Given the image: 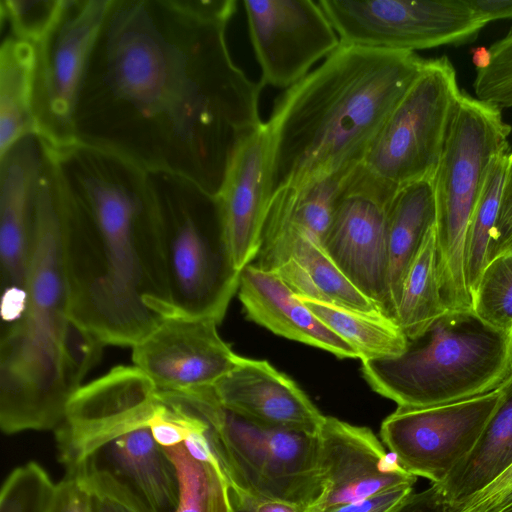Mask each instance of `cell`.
Returning a JSON list of instances; mask_svg holds the SVG:
<instances>
[{"instance_id":"cell-41","label":"cell","mask_w":512,"mask_h":512,"mask_svg":"<svg viewBox=\"0 0 512 512\" xmlns=\"http://www.w3.org/2000/svg\"><path fill=\"white\" fill-rule=\"evenodd\" d=\"M91 512H137L124 503L106 495L89 492Z\"/></svg>"},{"instance_id":"cell-28","label":"cell","mask_w":512,"mask_h":512,"mask_svg":"<svg viewBox=\"0 0 512 512\" xmlns=\"http://www.w3.org/2000/svg\"><path fill=\"white\" fill-rule=\"evenodd\" d=\"M164 450L179 479L174 512H233L230 485L217 461L193 457L183 443Z\"/></svg>"},{"instance_id":"cell-1","label":"cell","mask_w":512,"mask_h":512,"mask_svg":"<svg viewBox=\"0 0 512 512\" xmlns=\"http://www.w3.org/2000/svg\"><path fill=\"white\" fill-rule=\"evenodd\" d=\"M234 0H108L78 87L74 142L218 197L263 122L261 82L233 62Z\"/></svg>"},{"instance_id":"cell-32","label":"cell","mask_w":512,"mask_h":512,"mask_svg":"<svg viewBox=\"0 0 512 512\" xmlns=\"http://www.w3.org/2000/svg\"><path fill=\"white\" fill-rule=\"evenodd\" d=\"M66 0H0V15L11 35L38 44L58 21Z\"/></svg>"},{"instance_id":"cell-40","label":"cell","mask_w":512,"mask_h":512,"mask_svg":"<svg viewBox=\"0 0 512 512\" xmlns=\"http://www.w3.org/2000/svg\"><path fill=\"white\" fill-rule=\"evenodd\" d=\"M471 9L486 24L501 19H512V0H467Z\"/></svg>"},{"instance_id":"cell-30","label":"cell","mask_w":512,"mask_h":512,"mask_svg":"<svg viewBox=\"0 0 512 512\" xmlns=\"http://www.w3.org/2000/svg\"><path fill=\"white\" fill-rule=\"evenodd\" d=\"M472 309L492 327L512 331V252L487 263L472 294Z\"/></svg>"},{"instance_id":"cell-20","label":"cell","mask_w":512,"mask_h":512,"mask_svg":"<svg viewBox=\"0 0 512 512\" xmlns=\"http://www.w3.org/2000/svg\"><path fill=\"white\" fill-rule=\"evenodd\" d=\"M271 197V141L262 123L239 143L217 197L229 253L240 272L258 255Z\"/></svg>"},{"instance_id":"cell-34","label":"cell","mask_w":512,"mask_h":512,"mask_svg":"<svg viewBox=\"0 0 512 512\" xmlns=\"http://www.w3.org/2000/svg\"><path fill=\"white\" fill-rule=\"evenodd\" d=\"M512 240V151L508 154L502 185L499 214L488 250V262Z\"/></svg>"},{"instance_id":"cell-27","label":"cell","mask_w":512,"mask_h":512,"mask_svg":"<svg viewBox=\"0 0 512 512\" xmlns=\"http://www.w3.org/2000/svg\"><path fill=\"white\" fill-rule=\"evenodd\" d=\"M446 311L438 282L434 224L426 232L403 280L396 307V322L407 339L413 340Z\"/></svg>"},{"instance_id":"cell-3","label":"cell","mask_w":512,"mask_h":512,"mask_svg":"<svg viewBox=\"0 0 512 512\" xmlns=\"http://www.w3.org/2000/svg\"><path fill=\"white\" fill-rule=\"evenodd\" d=\"M425 62L415 52L340 43L288 88L266 122L272 195L282 187L361 165Z\"/></svg>"},{"instance_id":"cell-14","label":"cell","mask_w":512,"mask_h":512,"mask_svg":"<svg viewBox=\"0 0 512 512\" xmlns=\"http://www.w3.org/2000/svg\"><path fill=\"white\" fill-rule=\"evenodd\" d=\"M108 0H66L52 30L35 45L34 116L37 136L50 147L74 143L76 95Z\"/></svg>"},{"instance_id":"cell-23","label":"cell","mask_w":512,"mask_h":512,"mask_svg":"<svg viewBox=\"0 0 512 512\" xmlns=\"http://www.w3.org/2000/svg\"><path fill=\"white\" fill-rule=\"evenodd\" d=\"M501 399L467 456L435 484L452 512L512 466V373L500 385Z\"/></svg>"},{"instance_id":"cell-29","label":"cell","mask_w":512,"mask_h":512,"mask_svg":"<svg viewBox=\"0 0 512 512\" xmlns=\"http://www.w3.org/2000/svg\"><path fill=\"white\" fill-rule=\"evenodd\" d=\"M508 154L501 153L493 159L468 227L465 278L471 297L488 263V250L499 214Z\"/></svg>"},{"instance_id":"cell-24","label":"cell","mask_w":512,"mask_h":512,"mask_svg":"<svg viewBox=\"0 0 512 512\" xmlns=\"http://www.w3.org/2000/svg\"><path fill=\"white\" fill-rule=\"evenodd\" d=\"M432 180L401 187L388 212V285L396 320V307L403 280L428 229L435 224Z\"/></svg>"},{"instance_id":"cell-9","label":"cell","mask_w":512,"mask_h":512,"mask_svg":"<svg viewBox=\"0 0 512 512\" xmlns=\"http://www.w3.org/2000/svg\"><path fill=\"white\" fill-rule=\"evenodd\" d=\"M168 392L205 424L231 488L309 507L321 493L317 434L264 425L216 399L212 386Z\"/></svg>"},{"instance_id":"cell-10","label":"cell","mask_w":512,"mask_h":512,"mask_svg":"<svg viewBox=\"0 0 512 512\" xmlns=\"http://www.w3.org/2000/svg\"><path fill=\"white\" fill-rule=\"evenodd\" d=\"M461 92L446 56L426 59L372 141L364 171L394 190L432 180Z\"/></svg>"},{"instance_id":"cell-22","label":"cell","mask_w":512,"mask_h":512,"mask_svg":"<svg viewBox=\"0 0 512 512\" xmlns=\"http://www.w3.org/2000/svg\"><path fill=\"white\" fill-rule=\"evenodd\" d=\"M238 296L246 317L271 332L338 358H358L356 351L329 329L278 274L253 264L246 266L240 275Z\"/></svg>"},{"instance_id":"cell-7","label":"cell","mask_w":512,"mask_h":512,"mask_svg":"<svg viewBox=\"0 0 512 512\" xmlns=\"http://www.w3.org/2000/svg\"><path fill=\"white\" fill-rule=\"evenodd\" d=\"M149 177L173 315L221 323L241 272L229 253L219 200L178 176Z\"/></svg>"},{"instance_id":"cell-38","label":"cell","mask_w":512,"mask_h":512,"mask_svg":"<svg viewBox=\"0 0 512 512\" xmlns=\"http://www.w3.org/2000/svg\"><path fill=\"white\" fill-rule=\"evenodd\" d=\"M53 512H91L89 492L66 475L58 482Z\"/></svg>"},{"instance_id":"cell-43","label":"cell","mask_w":512,"mask_h":512,"mask_svg":"<svg viewBox=\"0 0 512 512\" xmlns=\"http://www.w3.org/2000/svg\"><path fill=\"white\" fill-rule=\"evenodd\" d=\"M509 252H512V240L504 247V249L502 250V252L500 254L509 253Z\"/></svg>"},{"instance_id":"cell-26","label":"cell","mask_w":512,"mask_h":512,"mask_svg":"<svg viewBox=\"0 0 512 512\" xmlns=\"http://www.w3.org/2000/svg\"><path fill=\"white\" fill-rule=\"evenodd\" d=\"M298 297L356 351L361 361L395 357L408 346V339L398 323L381 311H363L302 295Z\"/></svg>"},{"instance_id":"cell-44","label":"cell","mask_w":512,"mask_h":512,"mask_svg":"<svg viewBox=\"0 0 512 512\" xmlns=\"http://www.w3.org/2000/svg\"><path fill=\"white\" fill-rule=\"evenodd\" d=\"M498 512H512V503L500 509Z\"/></svg>"},{"instance_id":"cell-11","label":"cell","mask_w":512,"mask_h":512,"mask_svg":"<svg viewBox=\"0 0 512 512\" xmlns=\"http://www.w3.org/2000/svg\"><path fill=\"white\" fill-rule=\"evenodd\" d=\"M340 43L408 51L475 41L487 25L467 0H320Z\"/></svg>"},{"instance_id":"cell-36","label":"cell","mask_w":512,"mask_h":512,"mask_svg":"<svg viewBox=\"0 0 512 512\" xmlns=\"http://www.w3.org/2000/svg\"><path fill=\"white\" fill-rule=\"evenodd\" d=\"M412 491L413 485H401L351 503L330 507L323 512H391L412 494Z\"/></svg>"},{"instance_id":"cell-33","label":"cell","mask_w":512,"mask_h":512,"mask_svg":"<svg viewBox=\"0 0 512 512\" xmlns=\"http://www.w3.org/2000/svg\"><path fill=\"white\" fill-rule=\"evenodd\" d=\"M491 62L477 70L476 98L500 109L512 107V28L490 47Z\"/></svg>"},{"instance_id":"cell-37","label":"cell","mask_w":512,"mask_h":512,"mask_svg":"<svg viewBox=\"0 0 512 512\" xmlns=\"http://www.w3.org/2000/svg\"><path fill=\"white\" fill-rule=\"evenodd\" d=\"M233 512H308L297 504L250 495L230 487Z\"/></svg>"},{"instance_id":"cell-18","label":"cell","mask_w":512,"mask_h":512,"mask_svg":"<svg viewBox=\"0 0 512 512\" xmlns=\"http://www.w3.org/2000/svg\"><path fill=\"white\" fill-rule=\"evenodd\" d=\"M43 161V142L33 134L0 156L1 316L5 324L17 320L25 306L34 198Z\"/></svg>"},{"instance_id":"cell-19","label":"cell","mask_w":512,"mask_h":512,"mask_svg":"<svg viewBox=\"0 0 512 512\" xmlns=\"http://www.w3.org/2000/svg\"><path fill=\"white\" fill-rule=\"evenodd\" d=\"M252 264L278 274L298 295L363 311H381L344 276L317 239L270 206Z\"/></svg>"},{"instance_id":"cell-5","label":"cell","mask_w":512,"mask_h":512,"mask_svg":"<svg viewBox=\"0 0 512 512\" xmlns=\"http://www.w3.org/2000/svg\"><path fill=\"white\" fill-rule=\"evenodd\" d=\"M158 404L157 387L134 365L79 387L54 430L66 475L137 512H174L177 469L150 426Z\"/></svg>"},{"instance_id":"cell-2","label":"cell","mask_w":512,"mask_h":512,"mask_svg":"<svg viewBox=\"0 0 512 512\" xmlns=\"http://www.w3.org/2000/svg\"><path fill=\"white\" fill-rule=\"evenodd\" d=\"M44 145L62 210L71 320L104 346L132 348L173 315L149 173L77 142Z\"/></svg>"},{"instance_id":"cell-12","label":"cell","mask_w":512,"mask_h":512,"mask_svg":"<svg viewBox=\"0 0 512 512\" xmlns=\"http://www.w3.org/2000/svg\"><path fill=\"white\" fill-rule=\"evenodd\" d=\"M500 399L499 386L446 404L398 406L383 420L380 436L407 472L439 484L471 451Z\"/></svg>"},{"instance_id":"cell-6","label":"cell","mask_w":512,"mask_h":512,"mask_svg":"<svg viewBox=\"0 0 512 512\" xmlns=\"http://www.w3.org/2000/svg\"><path fill=\"white\" fill-rule=\"evenodd\" d=\"M361 362L370 387L398 406L451 403L494 390L512 373V331L473 310H447L402 354Z\"/></svg>"},{"instance_id":"cell-8","label":"cell","mask_w":512,"mask_h":512,"mask_svg":"<svg viewBox=\"0 0 512 512\" xmlns=\"http://www.w3.org/2000/svg\"><path fill=\"white\" fill-rule=\"evenodd\" d=\"M511 130L500 108L461 92L432 179L437 273L446 310H473L465 278L468 227L493 159L509 151Z\"/></svg>"},{"instance_id":"cell-21","label":"cell","mask_w":512,"mask_h":512,"mask_svg":"<svg viewBox=\"0 0 512 512\" xmlns=\"http://www.w3.org/2000/svg\"><path fill=\"white\" fill-rule=\"evenodd\" d=\"M212 390L225 408L272 427L318 434L326 417L290 377L265 360L239 356Z\"/></svg>"},{"instance_id":"cell-17","label":"cell","mask_w":512,"mask_h":512,"mask_svg":"<svg viewBox=\"0 0 512 512\" xmlns=\"http://www.w3.org/2000/svg\"><path fill=\"white\" fill-rule=\"evenodd\" d=\"M317 435L321 493L308 512H323L417 480L367 427L326 416Z\"/></svg>"},{"instance_id":"cell-16","label":"cell","mask_w":512,"mask_h":512,"mask_svg":"<svg viewBox=\"0 0 512 512\" xmlns=\"http://www.w3.org/2000/svg\"><path fill=\"white\" fill-rule=\"evenodd\" d=\"M215 320L171 315L132 347L133 365L160 391L182 392L213 386L237 364Z\"/></svg>"},{"instance_id":"cell-15","label":"cell","mask_w":512,"mask_h":512,"mask_svg":"<svg viewBox=\"0 0 512 512\" xmlns=\"http://www.w3.org/2000/svg\"><path fill=\"white\" fill-rule=\"evenodd\" d=\"M260 82L288 89L340 45L330 20L312 0H245Z\"/></svg>"},{"instance_id":"cell-25","label":"cell","mask_w":512,"mask_h":512,"mask_svg":"<svg viewBox=\"0 0 512 512\" xmlns=\"http://www.w3.org/2000/svg\"><path fill=\"white\" fill-rule=\"evenodd\" d=\"M35 45L8 35L0 46V156L37 135L34 116Z\"/></svg>"},{"instance_id":"cell-35","label":"cell","mask_w":512,"mask_h":512,"mask_svg":"<svg viewBox=\"0 0 512 512\" xmlns=\"http://www.w3.org/2000/svg\"><path fill=\"white\" fill-rule=\"evenodd\" d=\"M512 503V466L498 479L452 512H498Z\"/></svg>"},{"instance_id":"cell-4","label":"cell","mask_w":512,"mask_h":512,"mask_svg":"<svg viewBox=\"0 0 512 512\" xmlns=\"http://www.w3.org/2000/svg\"><path fill=\"white\" fill-rule=\"evenodd\" d=\"M64 226L51 162L44 154L34 198L26 300L21 316L2 326L0 427L5 434L55 430L82 380L70 359Z\"/></svg>"},{"instance_id":"cell-31","label":"cell","mask_w":512,"mask_h":512,"mask_svg":"<svg viewBox=\"0 0 512 512\" xmlns=\"http://www.w3.org/2000/svg\"><path fill=\"white\" fill-rule=\"evenodd\" d=\"M57 485L34 461L18 466L2 485L0 512H53Z\"/></svg>"},{"instance_id":"cell-42","label":"cell","mask_w":512,"mask_h":512,"mask_svg":"<svg viewBox=\"0 0 512 512\" xmlns=\"http://www.w3.org/2000/svg\"><path fill=\"white\" fill-rule=\"evenodd\" d=\"M472 62L476 70L485 69L491 62L490 49L485 46H479L471 50Z\"/></svg>"},{"instance_id":"cell-13","label":"cell","mask_w":512,"mask_h":512,"mask_svg":"<svg viewBox=\"0 0 512 512\" xmlns=\"http://www.w3.org/2000/svg\"><path fill=\"white\" fill-rule=\"evenodd\" d=\"M397 191L359 165L336 203L322 241L344 276L394 320L388 285V212Z\"/></svg>"},{"instance_id":"cell-39","label":"cell","mask_w":512,"mask_h":512,"mask_svg":"<svg viewBox=\"0 0 512 512\" xmlns=\"http://www.w3.org/2000/svg\"><path fill=\"white\" fill-rule=\"evenodd\" d=\"M445 499L435 484L428 489L410 494L391 512H447Z\"/></svg>"}]
</instances>
